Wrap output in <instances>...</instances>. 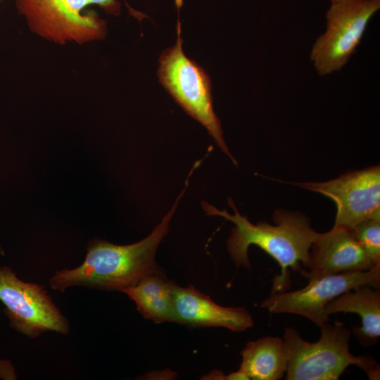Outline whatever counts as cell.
<instances>
[{"label": "cell", "instance_id": "cell-4", "mask_svg": "<svg viewBox=\"0 0 380 380\" xmlns=\"http://www.w3.org/2000/svg\"><path fill=\"white\" fill-rule=\"evenodd\" d=\"M177 25L175 46L165 50L159 58L160 82L175 101L192 118L202 124L220 149L234 163L222 136L219 118L213 104L211 82L205 71L184 54Z\"/></svg>", "mask_w": 380, "mask_h": 380}, {"label": "cell", "instance_id": "cell-10", "mask_svg": "<svg viewBox=\"0 0 380 380\" xmlns=\"http://www.w3.org/2000/svg\"><path fill=\"white\" fill-rule=\"evenodd\" d=\"M376 265L353 230L334 225L329 232L317 234L310 251L309 265L300 273L309 281L329 274L367 271Z\"/></svg>", "mask_w": 380, "mask_h": 380}, {"label": "cell", "instance_id": "cell-2", "mask_svg": "<svg viewBox=\"0 0 380 380\" xmlns=\"http://www.w3.org/2000/svg\"><path fill=\"white\" fill-rule=\"evenodd\" d=\"M186 180L172 209L148 236L122 246L100 239L90 241L82 263L56 271L49 279L51 289L61 292L72 287L121 291L148 274H163L156 263V252L168 232L169 222L188 186Z\"/></svg>", "mask_w": 380, "mask_h": 380}, {"label": "cell", "instance_id": "cell-9", "mask_svg": "<svg viewBox=\"0 0 380 380\" xmlns=\"http://www.w3.org/2000/svg\"><path fill=\"white\" fill-rule=\"evenodd\" d=\"M332 199L336 205L334 225L353 230L359 223L380 219V167L348 172L324 182L292 183Z\"/></svg>", "mask_w": 380, "mask_h": 380}, {"label": "cell", "instance_id": "cell-15", "mask_svg": "<svg viewBox=\"0 0 380 380\" xmlns=\"http://www.w3.org/2000/svg\"><path fill=\"white\" fill-rule=\"evenodd\" d=\"M354 235L374 264L380 263V219L365 220L353 229Z\"/></svg>", "mask_w": 380, "mask_h": 380}, {"label": "cell", "instance_id": "cell-3", "mask_svg": "<svg viewBox=\"0 0 380 380\" xmlns=\"http://www.w3.org/2000/svg\"><path fill=\"white\" fill-rule=\"evenodd\" d=\"M316 342L304 340L291 327H286L284 341L289 361L287 380H337L350 365L363 369L370 379H379V367L370 356H355L349 350L350 332L343 323H324Z\"/></svg>", "mask_w": 380, "mask_h": 380}, {"label": "cell", "instance_id": "cell-6", "mask_svg": "<svg viewBox=\"0 0 380 380\" xmlns=\"http://www.w3.org/2000/svg\"><path fill=\"white\" fill-rule=\"evenodd\" d=\"M89 5L90 0H16L30 30L60 44H82L106 37V22L95 11H86Z\"/></svg>", "mask_w": 380, "mask_h": 380}, {"label": "cell", "instance_id": "cell-11", "mask_svg": "<svg viewBox=\"0 0 380 380\" xmlns=\"http://www.w3.org/2000/svg\"><path fill=\"white\" fill-rule=\"evenodd\" d=\"M174 315V322L191 327H224L241 332L254 324L245 308L221 306L191 285L175 284Z\"/></svg>", "mask_w": 380, "mask_h": 380}, {"label": "cell", "instance_id": "cell-7", "mask_svg": "<svg viewBox=\"0 0 380 380\" xmlns=\"http://www.w3.org/2000/svg\"><path fill=\"white\" fill-rule=\"evenodd\" d=\"M0 300L11 326L30 338L47 331L70 332L68 319L44 286L22 281L6 266L0 267Z\"/></svg>", "mask_w": 380, "mask_h": 380}, {"label": "cell", "instance_id": "cell-1", "mask_svg": "<svg viewBox=\"0 0 380 380\" xmlns=\"http://www.w3.org/2000/svg\"><path fill=\"white\" fill-rule=\"evenodd\" d=\"M229 205L234 211L230 215L207 202L202 206L208 215H218L232 222L227 247L236 267L251 268L248 250L255 245L273 258L281 267V274L274 277L271 293L285 291L290 283V270L300 272L310 263V251L317 232L313 230L309 219L303 213L277 210L273 214L274 225L266 222L251 223L236 209L232 198Z\"/></svg>", "mask_w": 380, "mask_h": 380}, {"label": "cell", "instance_id": "cell-13", "mask_svg": "<svg viewBox=\"0 0 380 380\" xmlns=\"http://www.w3.org/2000/svg\"><path fill=\"white\" fill-rule=\"evenodd\" d=\"M163 274H148L135 284L122 289L144 318L156 324L175 321L174 286Z\"/></svg>", "mask_w": 380, "mask_h": 380}, {"label": "cell", "instance_id": "cell-14", "mask_svg": "<svg viewBox=\"0 0 380 380\" xmlns=\"http://www.w3.org/2000/svg\"><path fill=\"white\" fill-rule=\"evenodd\" d=\"M239 369L249 379L278 380L286 372L289 353L283 338L265 336L248 342L241 353Z\"/></svg>", "mask_w": 380, "mask_h": 380}, {"label": "cell", "instance_id": "cell-5", "mask_svg": "<svg viewBox=\"0 0 380 380\" xmlns=\"http://www.w3.org/2000/svg\"><path fill=\"white\" fill-rule=\"evenodd\" d=\"M327 30L314 44L310 60L321 76L339 71L361 42L380 0H330Z\"/></svg>", "mask_w": 380, "mask_h": 380}, {"label": "cell", "instance_id": "cell-16", "mask_svg": "<svg viewBox=\"0 0 380 380\" xmlns=\"http://www.w3.org/2000/svg\"><path fill=\"white\" fill-rule=\"evenodd\" d=\"M0 254L4 255V251L1 246L0 245Z\"/></svg>", "mask_w": 380, "mask_h": 380}, {"label": "cell", "instance_id": "cell-12", "mask_svg": "<svg viewBox=\"0 0 380 380\" xmlns=\"http://www.w3.org/2000/svg\"><path fill=\"white\" fill-rule=\"evenodd\" d=\"M340 312L356 313L361 317L362 327H354L353 331L362 345L369 346L377 342L380 336L379 289L360 286L334 298L325 306L328 316Z\"/></svg>", "mask_w": 380, "mask_h": 380}, {"label": "cell", "instance_id": "cell-8", "mask_svg": "<svg viewBox=\"0 0 380 380\" xmlns=\"http://www.w3.org/2000/svg\"><path fill=\"white\" fill-rule=\"evenodd\" d=\"M368 285L379 289L380 264L367 271L329 274L308 281L299 290L271 293L260 307L273 313H289L303 316L318 327L329 320L327 304L338 296L358 286Z\"/></svg>", "mask_w": 380, "mask_h": 380}]
</instances>
